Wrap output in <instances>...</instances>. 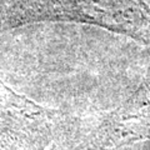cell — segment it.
<instances>
[{
	"label": "cell",
	"mask_w": 150,
	"mask_h": 150,
	"mask_svg": "<svg viewBox=\"0 0 150 150\" xmlns=\"http://www.w3.org/2000/svg\"><path fill=\"white\" fill-rule=\"evenodd\" d=\"M50 112L0 81V138L5 145L41 150L50 142Z\"/></svg>",
	"instance_id": "obj_2"
},
{
	"label": "cell",
	"mask_w": 150,
	"mask_h": 150,
	"mask_svg": "<svg viewBox=\"0 0 150 150\" xmlns=\"http://www.w3.org/2000/svg\"><path fill=\"white\" fill-rule=\"evenodd\" d=\"M25 18L78 19L150 44V8L143 0H51Z\"/></svg>",
	"instance_id": "obj_1"
},
{
	"label": "cell",
	"mask_w": 150,
	"mask_h": 150,
	"mask_svg": "<svg viewBox=\"0 0 150 150\" xmlns=\"http://www.w3.org/2000/svg\"><path fill=\"white\" fill-rule=\"evenodd\" d=\"M150 140V81L101 119L93 133L91 150H116Z\"/></svg>",
	"instance_id": "obj_3"
}]
</instances>
